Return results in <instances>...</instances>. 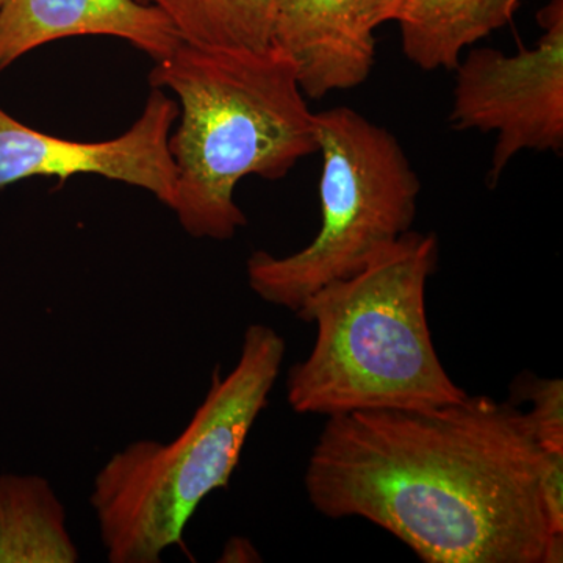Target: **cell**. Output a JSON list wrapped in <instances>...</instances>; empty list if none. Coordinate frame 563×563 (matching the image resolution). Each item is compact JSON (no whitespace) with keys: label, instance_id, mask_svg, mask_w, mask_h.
Segmentation results:
<instances>
[{"label":"cell","instance_id":"1","mask_svg":"<svg viewBox=\"0 0 563 563\" xmlns=\"http://www.w3.org/2000/svg\"><path fill=\"white\" fill-rule=\"evenodd\" d=\"M542 454L523 410L466 395L329 417L303 487L317 512L379 526L426 563H561L563 533L540 503Z\"/></svg>","mask_w":563,"mask_h":563},{"label":"cell","instance_id":"2","mask_svg":"<svg viewBox=\"0 0 563 563\" xmlns=\"http://www.w3.org/2000/svg\"><path fill=\"white\" fill-rule=\"evenodd\" d=\"M150 84L177 98L179 124L168 140L176 168L172 210L195 239H233L247 224L233 198L239 181L284 179L318 152L317 113L290 58L274 46L181 43L155 62Z\"/></svg>","mask_w":563,"mask_h":563},{"label":"cell","instance_id":"3","mask_svg":"<svg viewBox=\"0 0 563 563\" xmlns=\"http://www.w3.org/2000/svg\"><path fill=\"white\" fill-rule=\"evenodd\" d=\"M437 262L435 233L409 231L299 307L296 317L317 328V339L287 374L296 413L426 410L468 395L444 368L429 328L426 288Z\"/></svg>","mask_w":563,"mask_h":563},{"label":"cell","instance_id":"4","mask_svg":"<svg viewBox=\"0 0 563 563\" xmlns=\"http://www.w3.org/2000/svg\"><path fill=\"white\" fill-rule=\"evenodd\" d=\"M285 352L276 329L251 324L236 365L225 376L214 368L206 398L176 439L139 440L103 463L90 503L109 562L161 563L184 543L203 499L231 483Z\"/></svg>","mask_w":563,"mask_h":563},{"label":"cell","instance_id":"5","mask_svg":"<svg viewBox=\"0 0 563 563\" xmlns=\"http://www.w3.org/2000/svg\"><path fill=\"white\" fill-rule=\"evenodd\" d=\"M321 225L303 250L247 258L250 287L296 313L313 292L362 272L412 231L421 181L398 139L347 107L317 113Z\"/></svg>","mask_w":563,"mask_h":563},{"label":"cell","instance_id":"6","mask_svg":"<svg viewBox=\"0 0 563 563\" xmlns=\"http://www.w3.org/2000/svg\"><path fill=\"white\" fill-rule=\"evenodd\" d=\"M537 21L543 33L532 49L507 55L481 47L454 68L451 125L496 133L487 173L492 188L520 152L563 150V0H550Z\"/></svg>","mask_w":563,"mask_h":563},{"label":"cell","instance_id":"7","mask_svg":"<svg viewBox=\"0 0 563 563\" xmlns=\"http://www.w3.org/2000/svg\"><path fill=\"white\" fill-rule=\"evenodd\" d=\"M179 106L152 88L139 120L107 141H74L35 131L0 109V188L33 177L96 174L150 191L172 209L176 168L168 140Z\"/></svg>","mask_w":563,"mask_h":563},{"label":"cell","instance_id":"8","mask_svg":"<svg viewBox=\"0 0 563 563\" xmlns=\"http://www.w3.org/2000/svg\"><path fill=\"white\" fill-rule=\"evenodd\" d=\"M272 46L290 58L309 99L358 87L376 62L357 0H273Z\"/></svg>","mask_w":563,"mask_h":563},{"label":"cell","instance_id":"9","mask_svg":"<svg viewBox=\"0 0 563 563\" xmlns=\"http://www.w3.org/2000/svg\"><path fill=\"white\" fill-rule=\"evenodd\" d=\"M84 35L128 41L154 62L184 43L165 14L135 0H5L0 10V70L52 41Z\"/></svg>","mask_w":563,"mask_h":563},{"label":"cell","instance_id":"10","mask_svg":"<svg viewBox=\"0 0 563 563\" xmlns=\"http://www.w3.org/2000/svg\"><path fill=\"white\" fill-rule=\"evenodd\" d=\"M521 0H404L395 21L407 60L454 70L462 52L512 21Z\"/></svg>","mask_w":563,"mask_h":563},{"label":"cell","instance_id":"11","mask_svg":"<svg viewBox=\"0 0 563 563\" xmlns=\"http://www.w3.org/2000/svg\"><path fill=\"white\" fill-rule=\"evenodd\" d=\"M66 509L46 477L0 474V563H76Z\"/></svg>","mask_w":563,"mask_h":563},{"label":"cell","instance_id":"12","mask_svg":"<svg viewBox=\"0 0 563 563\" xmlns=\"http://www.w3.org/2000/svg\"><path fill=\"white\" fill-rule=\"evenodd\" d=\"M168 18L192 46L263 49L272 46L273 0H135Z\"/></svg>","mask_w":563,"mask_h":563},{"label":"cell","instance_id":"13","mask_svg":"<svg viewBox=\"0 0 563 563\" xmlns=\"http://www.w3.org/2000/svg\"><path fill=\"white\" fill-rule=\"evenodd\" d=\"M515 398L531 402L525 412L532 439L542 451H563V383L529 376L517 383Z\"/></svg>","mask_w":563,"mask_h":563},{"label":"cell","instance_id":"14","mask_svg":"<svg viewBox=\"0 0 563 563\" xmlns=\"http://www.w3.org/2000/svg\"><path fill=\"white\" fill-rule=\"evenodd\" d=\"M539 496L550 531L563 533V451H543Z\"/></svg>","mask_w":563,"mask_h":563},{"label":"cell","instance_id":"15","mask_svg":"<svg viewBox=\"0 0 563 563\" xmlns=\"http://www.w3.org/2000/svg\"><path fill=\"white\" fill-rule=\"evenodd\" d=\"M404 0H357L363 24L376 31L379 25L395 21Z\"/></svg>","mask_w":563,"mask_h":563},{"label":"cell","instance_id":"16","mask_svg":"<svg viewBox=\"0 0 563 563\" xmlns=\"http://www.w3.org/2000/svg\"><path fill=\"white\" fill-rule=\"evenodd\" d=\"M222 562H254L257 561L258 554L254 547L247 540L236 539L233 537L231 542L225 544Z\"/></svg>","mask_w":563,"mask_h":563},{"label":"cell","instance_id":"17","mask_svg":"<svg viewBox=\"0 0 563 563\" xmlns=\"http://www.w3.org/2000/svg\"><path fill=\"white\" fill-rule=\"evenodd\" d=\"M3 2H5V0H0V10H2Z\"/></svg>","mask_w":563,"mask_h":563}]
</instances>
